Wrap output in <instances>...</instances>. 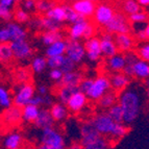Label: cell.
I'll return each instance as SVG.
<instances>
[{
    "instance_id": "obj_44",
    "label": "cell",
    "mask_w": 149,
    "mask_h": 149,
    "mask_svg": "<svg viewBox=\"0 0 149 149\" xmlns=\"http://www.w3.org/2000/svg\"><path fill=\"white\" fill-rule=\"evenodd\" d=\"M137 54L140 60L149 63V42L142 43L137 49Z\"/></svg>"
},
{
    "instance_id": "obj_29",
    "label": "cell",
    "mask_w": 149,
    "mask_h": 149,
    "mask_svg": "<svg viewBox=\"0 0 149 149\" xmlns=\"http://www.w3.org/2000/svg\"><path fill=\"white\" fill-rule=\"evenodd\" d=\"M41 42L45 46H50L57 41L64 40V33L62 31H43L40 36Z\"/></svg>"
},
{
    "instance_id": "obj_28",
    "label": "cell",
    "mask_w": 149,
    "mask_h": 149,
    "mask_svg": "<svg viewBox=\"0 0 149 149\" xmlns=\"http://www.w3.org/2000/svg\"><path fill=\"white\" fill-rule=\"evenodd\" d=\"M45 17L50 18L52 20L64 24L66 22V12H65L64 3H56L48 13L45 14Z\"/></svg>"
},
{
    "instance_id": "obj_50",
    "label": "cell",
    "mask_w": 149,
    "mask_h": 149,
    "mask_svg": "<svg viewBox=\"0 0 149 149\" xmlns=\"http://www.w3.org/2000/svg\"><path fill=\"white\" fill-rule=\"evenodd\" d=\"M124 58H125V63H126V66H132L134 63L139 60V56H138L137 52L134 50H132V51L124 53Z\"/></svg>"
},
{
    "instance_id": "obj_27",
    "label": "cell",
    "mask_w": 149,
    "mask_h": 149,
    "mask_svg": "<svg viewBox=\"0 0 149 149\" xmlns=\"http://www.w3.org/2000/svg\"><path fill=\"white\" fill-rule=\"evenodd\" d=\"M77 92H79L78 88L60 86V87H57V89H56V98L60 103L66 105L67 102L69 101L70 98Z\"/></svg>"
},
{
    "instance_id": "obj_43",
    "label": "cell",
    "mask_w": 149,
    "mask_h": 149,
    "mask_svg": "<svg viewBox=\"0 0 149 149\" xmlns=\"http://www.w3.org/2000/svg\"><path fill=\"white\" fill-rule=\"evenodd\" d=\"M149 19V15L144 10H140V12L136 13L134 15L129 16L128 20L130 23H134V24H142V23L147 22Z\"/></svg>"
},
{
    "instance_id": "obj_19",
    "label": "cell",
    "mask_w": 149,
    "mask_h": 149,
    "mask_svg": "<svg viewBox=\"0 0 149 149\" xmlns=\"http://www.w3.org/2000/svg\"><path fill=\"white\" fill-rule=\"evenodd\" d=\"M1 118H2V121L8 125L19 124L22 120V109L12 105L8 109H4Z\"/></svg>"
},
{
    "instance_id": "obj_32",
    "label": "cell",
    "mask_w": 149,
    "mask_h": 149,
    "mask_svg": "<svg viewBox=\"0 0 149 149\" xmlns=\"http://www.w3.org/2000/svg\"><path fill=\"white\" fill-rule=\"evenodd\" d=\"M21 144H22V137L18 132L10 134L4 139L5 149H20Z\"/></svg>"
},
{
    "instance_id": "obj_24",
    "label": "cell",
    "mask_w": 149,
    "mask_h": 149,
    "mask_svg": "<svg viewBox=\"0 0 149 149\" xmlns=\"http://www.w3.org/2000/svg\"><path fill=\"white\" fill-rule=\"evenodd\" d=\"M118 98H119V94L113 90H109V92H107L103 96H101V98L97 101V104L100 109L107 111L109 109L117 104Z\"/></svg>"
},
{
    "instance_id": "obj_57",
    "label": "cell",
    "mask_w": 149,
    "mask_h": 149,
    "mask_svg": "<svg viewBox=\"0 0 149 149\" xmlns=\"http://www.w3.org/2000/svg\"><path fill=\"white\" fill-rule=\"evenodd\" d=\"M37 91L39 93V95H41V96L48 95V87L46 85H40L37 88Z\"/></svg>"
},
{
    "instance_id": "obj_61",
    "label": "cell",
    "mask_w": 149,
    "mask_h": 149,
    "mask_svg": "<svg viewBox=\"0 0 149 149\" xmlns=\"http://www.w3.org/2000/svg\"><path fill=\"white\" fill-rule=\"evenodd\" d=\"M35 149H54V148L49 147V146H47V145H44V144H39Z\"/></svg>"
},
{
    "instance_id": "obj_4",
    "label": "cell",
    "mask_w": 149,
    "mask_h": 149,
    "mask_svg": "<svg viewBox=\"0 0 149 149\" xmlns=\"http://www.w3.org/2000/svg\"><path fill=\"white\" fill-rule=\"evenodd\" d=\"M115 13H116V8L115 6H113L112 3L97 2L94 15H93V20L95 22L94 24L104 28L109 23V21L112 20Z\"/></svg>"
},
{
    "instance_id": "obj_18",
    "label": "cell",
    "mask_w": 149,
    "mask_h": 149,
    "mask_svg": "<svg viewBox=\"0 0 149 149\" xmlns=\"http://www.w3.org/2000/svg\"><path fill=\"white\" fill-rule=\"evenodd\" d=\"M33 124H35V126L37 127V128L41 129V130L53 127V125H54V120L51 117L49 109H47V107L41 109L37 119L33 122Z\"/></svg>"
},
{
    "instance_id": "obj_30",
    "label": "cell",
    "mask_w": 149,
    "mask_h": 149,
    "mask_svg": "<svg viewBox=\"0 0 149 149\" xmlns=\"http://www.w3.org/2000/svg\"><path fill=\"white\" fill-rule=\"evenodd\" d=\"M64 24L50 19V18L41 16V30L44 31H62Z\"/></svg>"
},
{
    "instance_id": "obj_63",
    "label": "cell",
    "mask_w": 149,
    "mask_h": 149,
    "mask_svg": "<svg viewBox=\"0 0 149 149\" xmlns=\"http://www.w3.org/2000/svg\"><path fill=\"white\" fill-rule=\"evenodd\" d=\"M145 94H146V97L149 99V87L145 88Z\"/></svg>"
},
{
    "instance_id": "obj_8",
    "label": "cell",
    "mask_w": 149,
    "mask_h": 149,
    "mask_svg": "<svg viewBox=\"0 0 149 149\" xmlns=\"http://www.w3.org/2000/svg\"><path fill=\"white\" fill-rule=\"evenodd\" d=\"M65 55L76 65L82 63L86 58L84 43H81L80 41L67 40V49H66V54Z\"/></svg>"
},
{
    "instance_id": "obj_20",
    "label": "cell",
    "mask_w": 149,
    "mask_h": 149,
    "mask_svg": "<svg viewBox=\"0 0 149 149\" xmlns=\"http://www.w3.org/2000/svg\"><path fill=\"white\" fill-rule=\"evenodd\" d=\"M8 32H10V42H16V41H23L26 40L27 38V31L23 27L22 25L18 24L16 22H8L6 24Z\"/></svg>"
},
{
    "instance_id": "obj_1",
    "label": "cell",
    "mask_w": 149,
    "mask_h": 149,
    "mask_svg": "<svg viewBox=\"0 0 149 149\" xmlns=\"http://www.w3.org/2000/svg\"><path fill=\"white\" fill-rule=\"evenodd\" d=\"M118 104L123 112V123L132 125L139 118L142 107V96L138 88L129 86L126 90L119 94Z\"/></svg>"
},
{
    "instance_id": "obj_11",
    "label": "cell",
    "mask_w": 149,
    "mask_h": 149,
    "mask_svg": "<svg viewBox=\"0 0 149 149\" xmlns=\"http://www.w3.org/2000/svg\"><path fill=\"white\" fill-rule=\"evenodd\" d=\"M100 40V50H101L102 56L105 58L112 57L118 53L117 46L115 44L114 36L107 31H103L99 37Z\"/></svg>"
},
{
    "instance_id": "obj_56",
    "label": "cell",
    "mask_w": 149,
    "mask_h": 149,
    "mask_svg": "<svg viewBox=\"0 0 149 149\" xmlns=\"http://www.w3.org/2000/svg\"><path fill=\"white\" fill-rule=\"evenodd\" d=\"M0 4L5 6V8L13 10V8H15V5L18 4V2L15 1V0H0Z\"/></svg>"
},
{
    "instance_id": "obj_16",
    "label": "cell",
    "mask_w": 149,
    "mask_h": 149,
    "mask_svg": "<svg viewBox=\"0 0 149 149\" xmlns=\"http://www.w3.org/2000/svg\"><path fill=\"white\" fill-rule=\"evenodd\" d=\"M88 100H89L88 97L84 93L77 92L70 98L66 107H67L69 112L73 113V114H77V113L81 112L82 109L87 107Z\"/></svg>"
},
{
    "instance_id": "obj_31",
    "label": "cell",
    "mask_w": 149,
    "mask_h": 149,
    "mask_svg": "<svg viewBox=\"0 0 149 149\" xmlns=\"http://www.w3.org/2000/svg\"><path fill=\"white\" fill-rule=\"evenodd\" d=\"M40 107L27 104L22 109V120L25 122H28V123H33L37 119L39 113H40Z\"/></svg>"
},
{
    "instance_id": "obj_55",
    "label": "cell",
    "mask_w": 149,
    "mask_h": 149,
    "mask_svg": "<svg viewBox=\"0 0 149 149\" xmlns=\"http://www.w3.org/2000/svg\"><path fill=\"white\" fill-rule=\"evenodd\" d=\"M134 38H136V39H137V40H139V41H142V42H144V41H147L146 35H145L144 27L136 28V29H134Z\"/></svg>"
},
{
    "instance_id": "obj_45",
    "label": "cell",
    "mask_w": 149,
    "mask_h": 149,
    "mask_svg": "<svg viewBox=\"0 0 149 149\" xmlns=\"http://www.w3.org/2000/svg\"><path fill=\"white\" fill-rule=\"evenodd\" d=\"M65 55L63 56H52V57H46L47 61V67L51 69H60L64 62Z\"/></svg>"
},
{
    "instance_id": "obj_15",
    "label": "cell",
    "mask_w": 149,
    "mask_h": 149,
    "mask_svg": "<svg viewBox=\"0 0 149 149\" xmlns=\"http://www.w3.org/2000/svg\"><path fill=\"white\" fill-rule=\"evenodd\" d=\"M115 44L117 46L118 52L126 53L132 51L134 47V38L132 33H121L114 36Z\"/></svg>"
},
{
    "instance_id": "obj_6",
    "label": "cell",
    "mask_w": 149,
    "mask_h": 149,
    "mask_svg": "<svg viewBox=\"0 0 149 149\" xmlns=\"http://www.w3.org/2000/svg\"><path fill=\"white\" fill-rule=\"evenodd\" d=\"M41 144L47 145L49 147H52L54 149H66V141L63 136V134L57 130L54 127H50L42 130L41 134Z\"/></svg>"
},
{
    "instance_id": "obj_26",
    "label": "cell",
    "mask_w": 149,
    "mask_h": 149,
    "mask_svg": "<svg viewBox=\"0 0 149 149\" xmlns=\"http://www.w3.org/2000/svg\"><path fill=\"white\" fill-rule=\"evenodd\" d=\"M51 117L54 120V122H62L68 117V111L67 107L65 104H62L60 102H54L51 107H49Z\"/></svg>"
},
{
    "instance_id": "obj_58",
    "label": "cell",
    "mask_w": 149,
    "mask_h": 149,
    "mask_svg": "<svg viewBox=\"0 0 149 149\" xmlns=\"http://www.w3.org/2000/svg\"><path fill=\"white\" fill-rule=\"evenodd\" d=\"M44 98V105L45 107H51V105L54 103L52 100V98L49 96V95H46V96H43Z\"/></svg>"
},
{
    "instance_id": "obj_17",
    "label": "cell",
    "mask_w": 149,
    "mask_h": 149,
    "mask_svg": "<svg viewBox=\"0 0 149 149\" xmlns=\"http://www.w3.org/2000/svg\"><path fill=\"white\" fill-rule=\"evenodd\" d=\"M125 66H126V63H125L124 54L123 53L118 52L116 55L112 57H109L105 60V67L109 70V72L113 73H119L123 72Z\"/></svg>"
},
{
    "instance_id": "obj_23",
    "label": "cell",
    "mask_w": 149,
    "mask_h": 149,
    "mask_svg": "<svg viewBox=\"0 0 149 149\" xmlns=\"http://www.w3.org/2000/svg\"><path fill=\"white\" fill-rule=\"evenodd\" d=\"M132 77L139 80H146L149 78V63H146L142 60H138L132 66Z\"/></svg>"
},
{
    "instance_id": "obj_10",
    "label": "cell",
    "mask_w": 149,
    "mask_h": 149,
    "mask_svg": "<svg viewBox=\"0 0 149 149\" xmlns=\"http://www.w3.org/2000/svg\"><path fill=\"white\" fill-rule=\"evenodd\" d=\"M70 4L80 17L89 20L90 18H93L97 2L92 0H76Z\"/></svg>"
},
{
    "instance_id": "obj_47",
    "label": "cell",
    "mask_w": 149,
    "mask_h": 149,
    "mask_svg": "<svg viewBox=\"0 0 149 149\" xmlns=\"http://www.w3.org/2000/svg\"><path fill=\"white\" fill-rule=\"evenodd\" d=\"M93 80H94V77H84V79L81 80V82L78 86L79 92L87 95V93L89 92V90L91 89L93 85Z\"/></svg>"
},
{
    "instance_id": "obj_53",
    "label": "cell",
    "mask_w": 149,
    "mask_h": 149,
    "mask_svg": "<svg viewBox=\"0 0 149 149\" xmlns=\"http://www.w3.org/2000/svg\"><path fill=\"white\" fill-rule=\"evenodd\" d=\"M21 3V8H23L26 12H31V10H36V1L33 0H26V1H22Z\"/></svg>"
},
{
    "instance_id": "obj_39",
    "label": "cell",
    "mask_w": 149,
    "mask_h": 149,
    "mask_svg": "<svg viewBox=\"0 0 149 149\" xmlns=\"http://www.w3.org/2000/svg\"><path fill=\"white\" fill-rule=\"evenodd\" d=\"M107 113L109 116V118L114 122H116V123H123V112H122L121 107L118 103L107 109Z\"/></svg>"
},
{
    "instance_id": "obj_38",
    "label": "cell",
    "mask_w": 149,
    "mask_h": 149,
    "mask_svg": "<svg viewBox=\"0 0 149 149\" xmlns=\"http://www.w3.org/2000/svg\"><path fill=\"white\" fill-rule=\"evenodd\" d=\"M16 23L18 24H24V23H28L30 21V15L29 13H27L26 10H24L23 8H18L16 10H14V18Z\"/></svg>"
},
{
    "instance_id": "obj_25",
    "label": "cell",
    "mask_w": 149,
    "mask_h": 149,
    "mask_svg": "<svg viewBox=\"0 0 149 149\" xmlns=\"http://www.w3.org/2000/svg\"><path fill=\"white\" fill-rule=\"evenodd\" d=\"M66 49H67V40L64 39L48 46L45 50V54L47 57L63 56L66 54Z\"/></svg>"
},
{
    "instance_id": "obj_37",
    "label": "cell",
    "mask_w": 149,
    "mask_h": 149,
    "mask_svg": "<svg viewBox=\"0 0 149 149\" xmlns=\"http://www.w3.org/2000/svg\"><path fill=\"white\" fill-rule=\"evenodd\" d=\"M14 58L12 49H10V43H5V44H0V63L2 64H8L12 62Z\"/></svg>"
},
{
    "instance_id": "obj_35",
    "label": "cell",
    "mask_w": 149,
    "mask_h": 149,
    "mask_svg": "<svg viewBox=\"0 0 149 149\" xmlns=\"http://www.w3.org/2000/svg\"><path fill=\"white\" fill-rule=\"evenodd\" d=\"M111 147H112L111 140L101 136L97 140H95L94 142L90 143L89 145L84 146L82 149H111Z\"/></svg>"
},
{
    "instance_id": "obj_7",
    "label": "cell",
    "mask_w": 149,
    "mask_h": 149,
    "mask_svg": "<svg viewBox=\"0 0 149 149\" xmlns=\"http://www.w3.org/2000/svg\"><path fill=\"white\" fill-rule=\"evenodd\" d=\"M35 87L32 84L27 82L24 85H20L18 87L15 93V96L13 98V103L17 107L23 109L27 104H29L30 100L35 96Z\"/></svg>"
},
{
    "instance_id": "obj_21",
    "label": "cell",
    "mask_w": 149,
    "mask_h": 149,
    "mask_svg": "<svg viewBox=\"0 0 149 149\" xmlns=\"http://www.w3.org/2000/svg\"><path fill=\"white\" fill-rule=\"evenodd\" d=\"M89 22H90L89 20L85 19V20L80 21L78 23L70 25V27L68 28V37H69V40L79 41L80 39H82L84 33H85V30L87 28Z\"/></svg>"
},
{
    "instance_id": "obj_33",
    "label": "cell",
    "mask_w": 149,
    "mask_h": 149,
    "mask_svg": "<svg viewBox=\"0 0 149 149\" xmlns=\"http://www.w3.org/2000/svg\"><path fill=\"white\" fill-rule=\"evenodd\" d=\"M121 12L126 15L127 17L134 15L136 13L140 12L141 10V6L138 4V2L136 0H126V1H123L121 3Z\"/></svg>"
},
{
    "instance_id": "obj_40",
    "label": "cell",
    "mask_w": 149,
    "mask_h": 149,
    "mask_svg": "<svg viewBox=\"0 0 149 149\" xmlns=\"http://www.w3.org/2000/svg\"><path fill=\"white\" fill-rule=\"evenodd\" d=\"M13 105V99L8 91L4 87L0 86V107L3 109H8Z\"/></svg>"
},
{
    "instance_id": "obj_60",
    "label": "cell",
    "mask_w": 149,
    "mask_h": 149,
    "mask_svg": "<svg viewBox=\"0 0 149 149\" xmlns=\"http://www.w3.org/2000/svg\"><path fill=\"white\" fill-rule=\"evenodd\" d=\"M66 149H82V146L80 145V143L74 142V143H72V144L70 145V146H68Z\"/></svg>"
},
{
    "instance_id": "obj_13",
    "label": "cell",
    "mask_w": 149,
    "mask_h": 149,
    "mask_svg": "<svg viewBox=\"0 0 149 149\" xmlns=\"http://www.w3.org/2000/svg\"><path fill=\"white\" fill-rule=\"evenodd\" d=\"M79 137H80V145L82 147L86 145H89L90 143L94 142L99 137H101V134L97 132L92 125V123L90 121L84 122L79 128Z\"/></svg>"
},
{
    "instance_id": "obj_48",
    "label": "cell",
    "mask_w": 149,
    "mask_h": 149,
    "mask_svg": "<svg viewBox=\"0 0 149 149\" xmlns=\"http://www.w3.org/2000/svg\"><path fill=\"white\" fill-rule=\"evenodd\" d=\"M13 18H14V10H10L0 4V19L6 22H10Z\"/></svg>"
},
{
    "instance_id": "obj_14",
    "label": "cell",
    "mask_w": 149,
    "mask_h": 149,
    "mask_svg": "<svg viewBox=\"0 0 149 149\" xmlns=\"http://www.w3.org/2000/svg\"><path fill=\"white\" fill-rule=\"evenodd\" d=\"M109 84H111V90L115 91L118 94L126 90L132 84V78L126 76L123 72L113 73V74L109 75Z\"/></svg>"
},
{
    "instance_id": "obj_62",
    "label": "cell",
    "mask_w": 149,
    "mask_h": 149,
    "mask_svg": "<svg viewBox=\"0 0 149 149\" xmlns=\"http://www.w3.org/2000/svg\"><path fill=\"white\" fill-rule=\"evenodd\" d=\"M144 30H145V35H146V39L149 40V22L146 24V26L144 27Z\"/></svg>"
},
{
    "instance_id": "obj_34",
    "label": "cell",
    "mask_w": 149,
    "mask_h": 149,
    "mask_svg": "<svg viewBox=\"0 0 149 149\" xmlns=\"http://www.w3.org/2000/svg\"><path fill=\"white\" fill-rule=\"evenodd\" d=\"M64 8L65 12H66V22L69 23L70 25L75 24V23H78L80 21L85 20L82 17H80L76 12L72 8L70 3H64Z\"/></svg>"
},
{
    "instance_id": "obj_59",
    "label": "cell",
    "mask_w": 149,
    "mask_h": 149,
    "mask_svg": "<svg viewBox=\"0 0 149 149\" xmlns=\"http://www.w3.org/2000/svg\"><path fill=\"white\" fill-rule=\"evenodd\" d=\"M137 2L141 8H148L149 6V0H138Z\"/></svg>"
},
{
    "instance_id": "obj_42",
    "label": "cell",
    "mask_w": 149,
    "mask_h": 149,
    "mask_svg": "<svg viewBox=\"0 0 149 149\" xmlns=\"http://www.w3.org/2000/svg\"><path fill=\"white\" fill-rule=\"evenodd\" d=\"M56 4V2L54 1H47V0H39L36 1V10H38V13L40 14H46L49 12L51 8Z\"/></svg>"
},
{
    "instance_id": "obj_46",
    "label": "cell",
    "mask_w": 149,
    "mask_h": 149,
    "mask_svg": "<svg viewBox=\"0 0 149 149\" xmlns=\"http://www.w3.org/2000/svg\"><path fill=\"white\" fill-rule=\"evenodd\" d=\"M60 70L63 72V74L73 72V71H75V70H76V64H75V63H73L72 61L70 60V58H68V57L65 55L64 62H63Z\"/></svg>"
},
{
    "instance_id": "obj_22",
    "label": "cell",
    "mask_w": 149,
    "mask_h": 149,
    "mask_svg": "<svg viewBox=\"0 0 149 149\" xmlns=\"http://www.w3.org/2000/svg\"><path fill=\"white\" fill-rule=\"evenodd\" d=\"M84 75L81 72L79 71H73V72L70 73H66V74L63 75L62 80L60 81V84L57 85V87L60 86H64V87H74V88H78L79 84L81 82V80L84 79Z\"/></svg>"
},
{
    "instance_id": "obj_51",
    "label": "cell",
    "mask_w": 149,
    "mask_h": 149,
    "mask_svg": "<svg viewBox=\"0 0 149 149\" xmlns=\"http://www.w3.org/2000/svg\"><path fill=\"white\" fill-rule=\"evenodd\" d=\"M63 72L60 69H51L49 71V77L50 79H52L54 82H56V85L60 84V81L63 78Z\"/></svg>"
},
{
    "instance_id": "obj_36",
    "label": "cell",
    "mask_w": 149,
    "mask_h": 149,
    "mask_svg": "<svg viewBox=\"0 0 149 149\" xmlns=\"http://www.w3.org/2000/svg\"><path fill=\"white\" fill-rule=\"evenodd\" d=\"M31 71L36 74H40L47 68V61L44 56H35L30 63Z\"/></svg>"
},
{
    "instance_id": "obj_9",
    "label": "cell",
    "mask_w": 149,
    "mask_h": 149,
    "mask_svg": "<svg viewBox=\"0 0 149 149\" xmlns=\"http://www.w3.org/2000/svg\"><path fill=\"white\" fill-rule=\"evenodd\" d=\"M10 45L14 58L18 61H27L33 54V49L26 40L10 42Z\"/></svg>"
},
{
    "instance_id": "obj_54",
    "label": "cell",
    "mask_w": 149,
    "mask_h": 149,
    "mask_svg": "<svg viewBox=\"0 0 149 149\" xmlns=\"http://www.w3.org/2000/svg\"><path fill=\"white\" fill-rule=\"evenodd\" d=\"M29 104L35 105V107H42V105H44V98H43V96H41V95H39V94L35 95V96L31 98V100H30Z\"/></svg>"
},
{
    "instance_id": "obj_12",
    "label": "cell",
    "mask_w": 149,
    "mask_h": 149,
    "mask_svg": "<svg viewBox=\"0 0 149 149\" xmlns=\"http://www.w3.org/2000/svg\"><path fill=\"white\" fill-rule=\"evenodd\" d=\"M86 51V58L92 63L98 62L101 58V50H100L99 37H94L92 39L86 40L84 43Z\"/></svg>"
},
{
    "instance_id": "obj_5",
    "label": "cell",
    "mask_w": 149,
    "mask_h": 149,
    "mask_svg": "<svg viewBox=\"0 0 149 149\" xmlns=\"http://www.w3.org/2000/svg\"><path fill=\"white\" fill-rule=\"evenodd\" d=\"M109 90H111V84H109V76H107L105 74H101L94 77L92 87L86 96L88 97V99L97 102L101 98V96L109 92Z\"/></svg>"
},
{
    "instance_id": "obj_52",
    "label": "cell",
    "mask_w": 149,
    "mask_h": 149,
    "mask_svg": "<svg viewBox=\"0 0 149 149\" xmlns=\"http://www.w3.org/2000/svg\"><path fill=\"white\" fill-rule=\"evenodd\" d=\"M5 43H10V37L6 26L0 27V44H5Z\"/></svg>"
},
{
    "instance_id": "obj_49",
    "label": "cell",
    "mask_w": 149,
    "mask_h": 149,
    "mask_svg": "<svg viewBox=\"0 0 149 149\" xmlns=\"http://www.w3.org/2000/svg\"><path fill=\"white\" fill-rule=\"evenodd\" d=\"M96 31H97L96 25L90 21L89 24H88V26H87V28H86V30H85V33H84L82 39H85V40H89V39H92V38L96 37V36H95L96 35Z\"/></svg>"
},
{
    "instance_id": "obj_64",
    "label": "cell",
    "mask_w": 149,
    "mask_h": 149,
    "mask_svg": "<svg viewBox=\"0 0 149 149\" xmlns=\"http://www.w3.org/2000/svg\"><path fill=\"white\" fill-rule=\"evenodd\" d=\"M144 86H145V88H148L149 87V78L144 81Z\"/></svg>"
},
{
    "instance_id": "obj_3",
    "label": "cell",
    "mask_w": 149,
    "mask_h": 149,
    "mask_svg": "<svg viewBox=\"0 0 149 149\" xmlns=\"http://www.w3.org/2000/svg\"><path fill=\"white\" fill-rule=\"evenodd\" d=\"M104 31L113 36L121 35V33H130L132 26H130L128 17L124 15L121 10H116L112 20L104 27Z\"/></svg>"
},
{
    "instance_id": "obj_41",
    "label": "cell",
    "mask_w": 149,
    "mask_h": 149,
    "mask_svg": "<svg viewBox=\"0 0 149 149\" xmlns=\"http://www.w3.org/2000/svg\"><path fill=\"white\" fill-rule=\"evenodd\" d=\"M30 77H31V72H30V70L27 69V68H20L15 73L16 80H17V82L21 84V85L27 84L29 81Z\"/></svg>"
},
{
    "instance_id": "obj_2",
    "label": "cell",
    "mask_w": 149,
    "mask_h": 149,
    "mask_svg": "<svg viewBox=\"0 0 149 149\" xmlns=\"http://www.w3.org/2000/svg\"><path fill=\"white\" fill-rule=\"evenodd\" d=\"M94 128L102 137L111 138L114 141H119L124 138L129 132V128L124 123H116L113 121L107 112H100L90 120Z\"/></svg>"
}]
</instances>
